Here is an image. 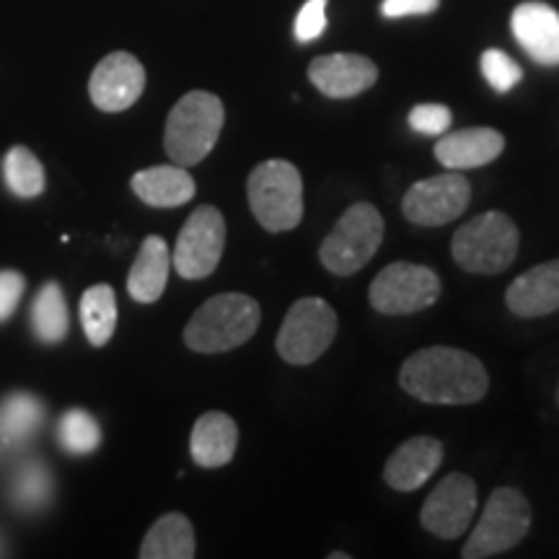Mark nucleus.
Returning a JSON list of instances; mask_svg holds the SVG:
<instances>
[{
	"label": "nucleus",
	"mask_w": 559,
	"mask_h": 559,
	"mask_svg": "<svg viewBox=\"0 0 559 559\" xmlns=\"http://www.w3.org/2000/svg\"><path fill=\"white\" fill-rule=\"evenodd\" d=\"M52 474L47 469V464L41 461H26V464L16 466L11 477V502L16 510L24 513H37L45 510L47 502L52 498Z\"/></svg>",
	"instance_id": "nucleus-26"
},
{
	"label": "nucleus",
	"mask_w": 559,
	"mask_h": 559,
	"mask_svg": "<svg viewBox=\"0 0 559 559\" xmlns=\"http://www.w3.org/2000/svg\"><path fill=\"white\" fill-rule=\"evenodd\" d=\"M58 440L73 456H86L102 445V428L86 409H68L58 423Z\"/></svg>",
	"instance_id": "nucleus-28"
},
{
	"label": "nucleus",
	"mask_w": 559,
	"mask_h": 559,
	"mask_svg": "<svg viewBox=\"0 0 559 559\" xmlns=\"http://www.w3.org/2000/svg\"><path fill=\"white\" fill-rule=\"evenodd\" d=\"M309 81L330 99H353L379 81V68L366 55H321L309 66Z\"/></svg>",
	"instance_id": "nucleus-14"
},
{
	"label": "nucleus",
	"mask_w": 559,
	"mask_h": 559,
	"mask_svg": "<svg viewBox=\"0 0 559 559\" xmlns=\"http://www.w3.org/2000/svg\"><path fill=\"white\" fill-rule=\"evenodd\" d=\"M0 555H5V551H3V539H0Z\"/></svg>",
	"instance_id": "nucleus-35"
},
{
	"label": "nucleus",
	"mask_w": 559,
	"mask_h": 559,
	"mask_svg": "<svg viewBox=\"0 0 559 559\" xmlns=\"http://www.w3.org/2000/svg\"><path fill=\"white\" fill-rule=\"evenodd\" d=\"M226 249V218L218 207L200 205L179 230L174 247V270L185 280L213 275Z\"/></svg>",
	"instance_id": "nucleus-10"
},
{
	"label": "nucleus",
	"mask_w": 559,
	"mask_h": 559,
	"mask_svg": "<svg viewBox=\"0 0 559 559\" xmlns=\"http://www.w3.org/2000/svg\"><path fill=\"white\" fill-rule=\"evenodd\" d=\"M81 324L94 347H104L117 330V296L111 285H91L81 296Z\"/></svg>",
	"instance_id": "nucleus-24"
},
{
	"label": "nucleus",
	"mask_w": 559,
	"mask_h": 559,
	"mask_svg": "<svg viewBox=\"0 0 559 559\" xmlns=\"http://www.w3.org/2000/svg\"><path fill=\"white\" fill-rule=\"evenodd\" d=\"M194 179L185 166H151L132 177V192L151 207H179L194 198Z\"/></svg>",
	"instance_id": "nucleus-22"
},
{
	"label": "nucleus",
	"mask_w": 559,
	"mask_h": 559,
	"mask_svg": "<svg viewBox=\"0 0 559 559\" xmlns=\"http://www.w3.org/2000/svg\"><path fill=\"white\" fill-rule=\"evenodd\" d=\"M443 464V443L438 438L417 436L391 453L383 466V479L396 492H415Z\"/></svg>",
	"instance_id": "nucleus-16"
},
{
	"label": "nucleus",
	"mask_w": 559,
	"mask_h": 559,
	"mask_svg": "<svg viewBox=\"0 0 559 559\" xmlns=\"http://www.w3.org/2000/svg\"><path fill=\"white\" fill-rule=\"evenodd\" d=\"M349 555H345V551H332L330 559H347Z\"/></svg>",
	"instance_id": "nucleus-34"
},
{
	"label": "nucleus",
	"mask_w": 559,
	"mask_h": 559,
	"mask_svg": "<svg viewBox=\"0 0 559 559\" xmlns=\"http://www.w3.org/2000/svg\"><path fill=\"white\" fill-rule=\"evenodd\" d=\"M223 122H226V109L218 96L207 91H190L174 104L166 120V156L185 169L200 164L218 143Z\"/></svg>",
	"instance_id": "nucleus-3"
},
{
	"label": "nucleus",
	"mask_w": 559,
	"mask_h": 559,
	"mask_svg": "<svg viewBox=\"0 0 559 559\" xmlns=\"http://www.w3.org/2000/svg\"><path fill=\"white\" fill-rule=\"evenodd\" d=\"M247 198L254 218L270 234L293 230L304 218V179L285 158H270L254 166L247 181Z\"/></svg>",
	"instance_id": "nucleus-5"
},
{
	"label": "nucleus",
	"mask_w": 559,
	"mask_h": 559,
	"mask_svg": "<svg viewBox=\"0 0 559 559\" xmlns=\"http://www.w3.org/2000/svg\"><path fill=\"white\" fill-rule=\"evenodd\" d=\"M506 306L521 319H539L559 311V260L536 264L510 283Z\"/></svg>",
	"instance_id": "nucleus-18"
},
{
	"label": "nucleus",
	"mask_w": 559,
	"mask_h": 559,
	"mask_svg": "<svg viewBox=\"0 0 559 559\" xmlns=\"http://www.w3.org/2000/svg\"><path fill=\"white\" fill-rule=\"evenodd\" d=\"M32 326L34 334L47 345H58L68 337V306L66 293L58 283H47L45 288L37 293L32 306Z\"/></svg>",
	"instance_id": "nucleus-25"
},
{
	"label": "nucleus",
	"mask_w": 559,
	"mask_h": 559,
	"mask_svg": "<svg viewBox=\"0 0 559 559\" xmlns=\"http://www.w3.org/2000/svg\"><path fill=\"white\" fill-rule=\"evenodd\" d=\"M557 407H559V383H557Z\"/></svg>",
	"instance_id": "nucleus-36"
},
{
	"label": "nucleus",
	"mask_w": 559,
	"mask_h": 559,
	"mask_svg": "<svg viewBox=\"0 0 559 559\" xmlns=\"http://www.w3.org/2000/svg\"><path fill=\"white\" fill-rule=\"evenodd\" d=\"M145 91V68L130 52H111L94 68L88 81L91 102L96 109L124 111L140 99Z\"/></svg>",
	"instance_id": "nucleus-13"
},
{
	"label": "nucleus",
	"mask_w": 559,
	"mask_h": 559,
	"mask_svg": "<svg viewBox=\"0 0 559 559\" xmlns=\"http://www.w3.org/2000/svg\"><path fill=\"white\" fill-rule=\"evenodd\" d=\"M3 177H5V185H9V190L16 194V198H24V200L39 198L47 185L45 166H41L39 158L34 156L29 148H24V145H16V148L5 153Z\"/></svg>",
	"instance_id": "nucleus-27"
},
{
	"label": "nucleus",
	"mask_w": 559,
	"mask_h": 559,
	"mask_svg": "<svg viewBox=\"0 0 559 559\" xmlns=\"http://www.w3.org/2000/svg\"><path fill=\"white\" fill-rule=\"evenodd\" d=\"M521 234L513 218L489 210L466 221L451 241V254L461 270L472 275H500L515 262Z\"/></svg>",
	"instance_id": "nucleus-4"
},
{
	"label": "nucleus",
	"mask_w": 559,
	"mask_h": 559,
	"mask_svg": "<svg viewBox=\"0 0 559 559\" xmlns=\"http://www.w3.org/2000/svg\"><path fill=\"white\" fill-rule=\"evenodd\" d=\"M260 304L243 293H221L194 311L185 326L187 347L202 355L228 353L241 347L260 330Z\"/></svg>",
	"instance_id": "nucleus-2"
},
{
	"label": "nucleus",
	"mask_w": 559,
	"mask_h": 559,
	"mask_svg": "<svg viewBox=\"0 0 559 559\" xmlns=\"http://www.w3.org/2000/svg\"><path fill=\"white\" fill-rule=\"evenodd\" d=\"M45 423V404L34 394L16 391L0 402V461L13 456L37 436Z\"/></svg>",
	"instance_id": "nucleus-20"
},
{
	"label": "nucleus",
	"mask_w": 559,
	"mask_h": 559,
	"mask_svg": "<svg viewBox=\"0 0 559 559\" xmlns=\"http://www.w3.org/2000/svg\"><path fill=\"white\" fill-rule=\"evenodd\" d=\"M337 313L324 298H300L285 313L277 332V353L290 366H311L337 337Z\"/></svg>",
	"instance_id": "nucleus-8"
},
{
	"label": "nucleus",
	"mask_w": 559,
	"mask_h": 559,
	"mask_svg": "<svg viewBox=\"0 0 559 559\" xmlns=\"http://www.w3.org/2000/svg\"><path fill=\"white\" fill-rule=\"evenodd\" d=\"M479 68H481V75H485V81L498 91V94H508V91H513L523 79V70L519 62L502 50L481 52Z\"/></svg>",
	"instance_id": "nucleus-29"
},
{
	"label": "nucleus",
	"mask_w": 559,
	"mask_h": 559,
	"mask_svg": "<svg viewBox=\"0 0 559 559\" xmlns=\"http://www.w3.org/2000/svg\"><path fill=\"white\" fill-rule=\"evenodd\" d=\"M513 37L531 60L544 68L559 66V11L539 0L515 5L510 16Z\"/></svg>",
	"instance_id": "nucleus-15"
},
{
	"label": "nucleus",
	"mask_w": 559,
	"mask_h": 559,
	"mask_svg": "<svg viewBox=\"0 0 559 559\" xmlns=\"http://www.w3.org/2000/svg\"><path fill=\"white\" fill-rule=\"evenodd\" d=\"M24 275L13 270H3L0 272V321H5L16 311L21 296H24Z\"/></svg>",
	"instance_id": "nucleus-32"
},
{
	"label": "nucleus",
	"mask_w": 559,
	"mask_h": 559,
	"mask_svg": "<svg viewBox=\"0 0 559 559\" xmlns=\"http://www.w3.org/2000/svg\"><path fill=\"white\" fill-rule=\"evenodd\" d=\"M239 445V425L226 412H207L194 423L190 436L192 461L202 469H221Z\"/></svg>",
	"instance_id": "nucleus-19"
},
{
	"label": "nucleus",
	"mask_w": 559,
	"mask_h": 559,
	"mask_svg": "<svg viewBox=\"0 0 559 559\" xmlns=\"http://www.w3.org/2000/svg\"><path fill=\"white\" fill-rule=\"evenodd\" d=\"M171 270V254L160 236H148L140 243V251L128 275V293L138 304H156L164 296L166 280Z\"/></svg>",
	"instance_id": "nucleus-21"
},
{
	"label": "nucleus",
	"mask_w": 559,
	"mask_h": 559,
	"mask_svg": "<svg viewBox=\"0 0 559 559\" xmlns=\"http://www.w3.org/2000/svg\"><path fill=\"white\" fill-rule=\"evenodd\" d=\"M474 513H477V485L466 474L453 472L440 479L419 510V521L432 536L453 542L472 526Z\"/></svg>",
	"instance_id": "nucleus-12"
},
{
	"label": "nucleus",
	"mask_w": 559,
	"mask_h": 559,
	"mask_svg": "<svg viewBox=\"0 0 559 559\" xmlns=\"http://www.w3.org/2000/svg\"><path fill=\"white\" fill-rule=\"evenodd\" d=\"M506 151V138L492 128H466L443 132L436 143V158L449 171L479 169L492 164Z\"/></svg>",
	"instance_id": "nucleus-17"
},
{
	"label": "nucleus",
	"mask_w": 559,
	"mask_h": 559,
	"mask_svg": "<svg viewBox=\"0 0 559 559\" xmlns=\"http://www.w3.org/2000/svg\"><path fill=\"white\" fill-rule=\"evenodd\" d=\"M440 5V0H383L381 13L386 19L404 16H428Z\"/></svg>",
	"instance_id": "nucleus-33"
},
{
	"label": "nucleus",
	"mask_w": 559,
	"mask_h": 559,
	"mask_svg": "<svg viewBox=\"0 0 559 559\" xmlns=\"http://www.w3.org/2000/svg\"><path fill=\"white\" fill-rule=\"evenodd\" d=\"M143 559H192L194 557V528L187 515L169 513L153 523L143 544Z\"/></svg>",
	"instance_id": "nucleus-23"
},
{
	"label": "nucleus",
	"mask_w": 559,
	"mask_h": 559,
	"mask_svg": "<svg viewBox=\"0 0 559 559\" xmlns=\"http://www.w3.org/2000/svg\"><path fill=\"white\" fill-rule=\"evenodd\" d=\"M440 298V277L425 264L394 262L370 283L368 300L383 317H409Z\"/></svg>",
	"instance_id": "nucleus-9"
},
{
	"label": "nucleus",
	"mask_w": 559,
	"mask_h": 559,
	"mask_svg": "<svg viewBox=\"0 0 559 559\" xmlns=\"http://www.w3.org/2000/svg\"><path fill=\"white\" fill-rule=\"evenodd\" d=\"M400 386L425 404H477L487 396L489 376L485 362L459 347L432 345L404 360Z\"/></svg>",
	"instance_id": "nucleus-1"
},
{
	"label": "nucleus",
	"mask_w": 559,
	"mask_h": 559,
	"mask_svg": "<svg viewBox=\"0 0 559 559\" xmlns=\"http://www.w3.org/2000/svg\"><path fill=\"white\" fill-rule=\"evenodd\" d=\"M531 528V506L523 498L521 489L498 487L489 495L477 528L466 539L461 557L464 559H487L510 551Z\"/></svg>",
	"instance_id": "nucleus-7"
},
{
	"label": "nucleus",
	"mask_w": 559,
	"mask_h": 559,
	"mask_svg": "<svg viewBox=\"0 0 559 559\" xmlns=\"http://www.w3.org/2000/svg\"><path fill=\"white\" fill-rule=\"evenodd\" d=\"M469 202V179L461 177V171H445L412 185L402 200V213L415 226L436 228L461 218Z\"/></svg>",
	"instance_id": "nucleus-11"
},
{
	"label": "nucleus",
	"mask_w": 559,
	"mask_h": 559,
	"mask_svg": "<svg viewBox=\"0 0 559 559\" xmlns=\"http://www.w3.org/2000/svg\"><path fill=\"white\" fill-rule=\"evenodd\" d=\"M453 115L445 104H417L409 111V128L419 135H443L451 130Z\"/></svg>",
	"instance_id": "nucleus-30"
},
{
	"label": "nucleus",
	"mask_w": 559,
	"mask_h": 559,
	"mask_svg": "<svg viewBox=\"0 0 559 559\" xmlns=\"http://www.w3.org/2000/svg\"><path fill=\"white\" fill-rule=\"evenodd\" d=\"M383 241V218L370 202L349 205L319 249V260L332 275L349 277L373 260Z\"/></svg>",
	"instance_id": "nucleus-6"
},
{
	"label": "nucleus",
	"mask_w": 559,
	"mask_h": 559,
	"mask_svg": "<svg viewBox=\"0 0 559 559\" xmlns=\"http://www.w3.org/2000/svg\"><path fill=\"white\" fill-rule=\"evenodd\" d=\"M326 3L330 0H306L304 9L298 11L296 24H293V32H296V39L300 45H309V41H317L321 34L326 32Z\"/></svg>",
	"instance_id": "nucleus-31"
}]
</instances>
